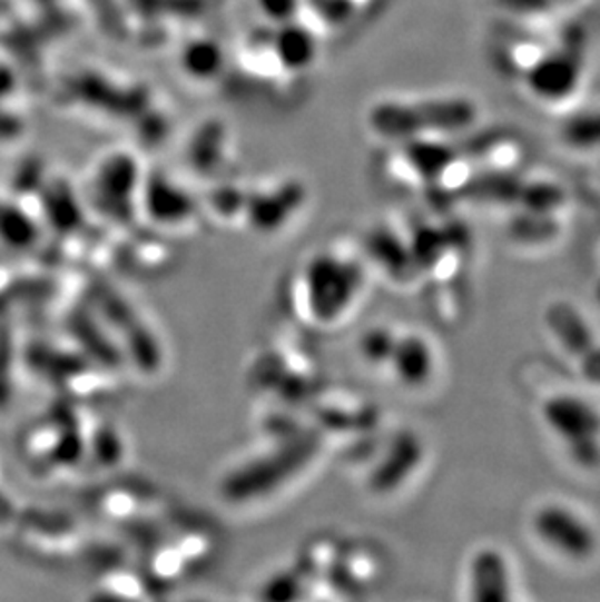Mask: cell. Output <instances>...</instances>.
<instances>
[{
  "label": "cell",
  "instance_id": "2",
  "mask_svg": "<svg viewBox=\"0 0 600 602\" xmlns=\"http://www.w3.org/2000/svg\"><path fill=\"white\" fill-rule=\"evenodd\" d=\"M532 531L542 544L573 562L591 560L599 547V536L591 523L561 503L538 509L532 516Z\"/></svg>",
  "mask_w": 600,
  "mask_h": 602
},
{
  "label": "cell",
  "instance_id": "7",
  "mask_svg": "<svg viewBox=\"0 0 600 602\" xmlns=\"http://www.w3.org/2000/svg\"><path fill=\"white\" fill-rule=\"evenodd\" d=\"M334 266H335V256H334ZM334 266H332V272H334ZM306 267H308L311 272H314V274H316V277H318L319 283H324V285H326V277H324V272H322V267H319L318 259H314V256H312L311 261L306 264ZM340 269H342V266L337 264V267H335V275L332 274V277H329V285H334V283L337 282L340 277H342V275H337L340 274ZM329 298H332V303H334V305H337V310H340V314L347 313V310H350L351 306L347 305V303H345V300H343V298L340 297L337 293H334V290H329Z\"/></svg>",
  "mask_w": 600,
  "mask_h": 602
},
{
  "label": "cell",
  "instance_id": "3",
  "mask_svg": "<svg viewBox=\"0 0 600 602\" xmlns=\"http://www.w3.org/2000/svg\"><path fill=\"white\" fill-rule=\"evenodd\" d=\"M545 326L550 328L569 357L579 365L587 381L600 384V344L581 313L569 303H553L545 310Z\"/></svg>",
  "mask_w": 600,
  "mask_h": 602
},
{
  "label": "cell",
  "instance_id": "4",
  "mask_svg": "<svg viewBox=\"0 0 600 602\" xmlns=\"http://www.w3.org/2000/svg\"><path fill=\"white\" fill-rule=\"evenodd\" d=\"M468 589L474 602L511 601V568L505 554L498 547H480L468 568Z\"/></svg>",
  "mask_w": 600,
  "mask_h": 602
},
{
  "label": "cell",
  "instance_id": "6",
  "mask_svg": "<svg viewBox=\"0 0 600 602\" xmlns=\"http://www.w3.org/2000/svg\"><path fill=\"white\" fill-rule=\"evenodd\" d=\"M423 454H425V448L417 433L410 430L397 433L394 441L390 443L384 461L374 472V487L381 492L400 487L405 480H410L415 470L420 468Z\"/></svg>",
  "mask_w": 600,
  "mask_h": 602
},
{
  "label": "cell",
  "instance_id": "8",
  "mask_svg": "<svg viewBox=\"0 0 600 602\" xmlns=\"http://www.w3.org/2000/svg\"><path fill=\"white\" fill-rule=\"evenodd\" d=\"M597 298H599V303H600V283H599V287H597Z\"/></svg>",
  "mask_w": 600,
  "mask_h": 602
},
{
  "label": "cell",
  "instance_id": "5",
  "mask_svg": "<svg viewBox=\"0 0 600 602\" xmlns=\"http://www.w3.org/2000/svg\"><path fill=\"white\" fill-rule=\"evenodd\" d=\"M386 367L405 388H421L435 375L436 357L433 345L420 334L396 336Z\"/></svg>",
  "mask_w": 600,
  "mask_h": 602
},
{
  "label": "cell",
  "instance_id": "1",
  "mask_svg": "<svg viewBox=\"0 0 600 602\" xmlns=\"http://www.w3.org/2000/svg\"><path fill=\"white\" fill-rule=\"evenodd\" d=\"M540 417L576 466L587 472L600 468L599 407L583 396L561 392L542 402Z\"/></svg>",
  "mask_w": 600,
  "mask_h": 602
}]
</instances>
